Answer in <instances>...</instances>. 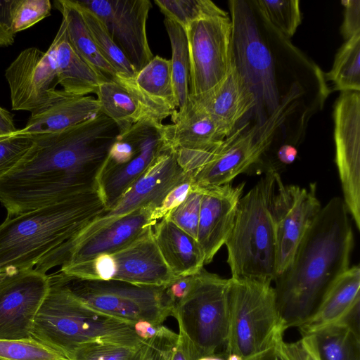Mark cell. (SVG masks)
Listing matches in <instances>:
<instances>
[{
    "instance_id": "obj_1",
    "label": "cell",
    "mask_w": 360,
    "mask_h": 360,
    "mask_svg": "<svg viewBox=\"0 0 360 360\" xmlns=\"http://www.w3.org/2000/svg\"><path fill=\"white\" fill-rule=\"evenodd\" d=\"M120 134L102 112L65 130L33 136V145L0 179V202L13 217L96 187V179Z\"/></svg>"
},
{
    "instance_id": "obj_2",
    "label": "cell",
    "mask_w": 360,
    "mask_h": 360,
    "mask_svg": "<svg viewBox=\"0 0 360 360\" xmlns=\"http://www.w3.org/2000/svg\"><path fill=\"white\" fill-rule=\"evenodd\" d=\"M354 234L342 198L323 207L300 243L294 257L274 281L285 330L299 328L314 313L330 285L349 267Z\"/></svg>"
},
{
    "instance_id": "obj_3",
    "label": "cell",
    "mask_w": 360,
    "mask_h": 360,
    "mask_svg": "<svg viewBox=\"0 0 360 360\" xmlns=\"http://www.w3.org/2000/svg\"><path fill=\"white\" fill-rule=\"evenodd\" d=\"M233 63L252 92L257 124L290 96L304 92L298 72L317 67L259 15L252 1H229Z\"/></svg>"
},
{
    "instance_id": "obj_4",
    "label": "cell",
    "mask_w": 360,
    "mask_h": 360,
    "mask_svg": "<svg viewBox=\"0 0 360 360\" xmlns=\"http://www.w3.org/2000/svg\"><path fill=\"white\" fill-rule=\"evenodd\" d=\"M105 209L94 187L0 224V266L18 271L57 254Z\"/></svg>"
},
{
    "instance_id": "obj_5",
    "label": "cell",
    "mask_w": 360,
    "mask_h": 360,
    "mask_svg": "<svg viewBox=\"0 0 360 360\" xmlns=\"http://www.w3.org/2000/svg\"><path fill=\"white\" fill-rule=\"evenodd\" d=\"M36 315L31 337L71 359L80 346L95 342L142 343L134 327L96 311L76 298L55 274Z\"/></svg>"
},
{
    "instance_id": "obj_6",
    "label": "cell",
    "mask_w": 360,
    "mask_h": 360,
    "mask_svg": "<svg viewBox=\"0 0 360 360\" xmlns=\"http://www.w3.org/2000/svg\"><path fill=\"white\" fill-rule=\"evenodd\" d=\"M277 174L269 169L239 200L224 244L231 278L271 283L276 278V238L271 201Z\"/></svg>"
},
{
    "instance_id": "obj_7",
    "label": "cell",
    "mask_w": 360,
    "mask_h": 360,
    "mask_svg": "<svg viewBox=\"0 0 360 360\" xmlns=\"http://www.w3.org/2000/svg\"><path fill=\"white\" fill-rule=\"evenodd\" d=\"M230 278L201 269L187 293L174 304L172 316L179 323L190 360L214 356L226 345L229 328Z\"/></svg>"
},
{
    "instance_id": "obj_8",
    "label": "cell",
    "mask_w": 360,
    "mask_h": 360,
    "mask_svg": "<svg viewBox=\"0 0 360 360\" xmlns=\"http://www.w3.org/2000/svg\"><path fill=\"white\" fill-rule=\"evenodd\" d=\"M63 285L89 308L131 326L148 321L160 327L174 302L167 285H142L116 280H91L55 274Z\"/></svg>"
},
{
    "instance_id": "obj_9",
    "label": "cell",
    "mask_w": 360,
    "mask_h": 360,
    "mask_svg": "<svg viewBox=\"0 0 360 360\" xmlns=\"http://www.w3.org/2000/svg\"><path fill=\"white\" fill-rule=\"evenodd\" d=\"M285 330L271 282L230 278L226 355L236 354L248 360Z\"/></svg>"
},
{
    "instance_id": "obj_10",
    "label": "cell",
    "mask_w": 360,
    "mask_h": 360,
    "mask_svg": "<svg viewBox=\"0 0 360 360\" xmlns=\"http://www.w3.org/2000/svg\"><path fill=\"white\" fill-rule=\"evenodd\" d=\"M162 125L141 120L117 136L96 179L105 210L112 207L167 148Z\"/></svg>"
},
{
    "instance_id": "obj_11",
    "label": "cell",
    "mask_w": 360,
    "mask_h": 360,
    "mask_svg": "<svg viewBox=\"0 0 360 360\" xmlns=\"http://www.w3.org/2000/svg\"><path fill=\"white\" fill-rule=\"evenodd\" d=\"M293 110V105L286 101L262 124L249 129L248 124L236 128L208 162L191 176L192 185L205 188L231 183L238 175L259 162Z\"/></svg>"
},
{
    "instance_id": "obj_12",
    "label": "cell",
    "mask_w": 360,
    "mask_h": 360,
    "mask_svg": "<svg viewBox=\"0 0 360 360\" xmlns=\"http://www.w3.org/2000/svg\"><path fill=\"white\" fill-rule=\"evenodd\" d=\"M59 271L84 279L116 280L154 286L167 285L176 278L158 250L153 227L116 252L101 255L84 262L63 265Z\"/></svg>"
},
{
    "instance_id": "obj_13",
    "label": "cell",
    "mask_w": 360,
    "mask_h": 360,
    "mask_svg": "<svg viewBox=\"0 0 360 360\" xmlns=\"http://www.w3.org/2000/svg\"><path fill=\"white\" fill-rule=\"evenodd\" d=\"M185 29L190 64L188 100L212 93L233 65L232 22L229 15L210 16Z\"/></svg>"
},
{
    "instance_id": "obj_14",
    "label": "cell",
    "mask_w": 360,
    "mask_h": 360,
    "mask_svg": "<svg viewBox=\"0 0 360 360\" xmlns=\"http://www.w3.org/2000/svg\"><path fill=\"white\" fill-rule=\"evenodd\" d=\"M188 176L178 163L174 153L167 148L112 207L104 210L70 243L51 257L52 265H61L72 247L123 216L144 207L158 208L166 195Z\"/></svg>"
},
{
    "instance_id": "obj_15",
    "label": "cell",
    "mask_w": 360,
    "mask_h": 360,
    "mask_svg": "<svg viewBox=\"0 0 360 360\" xmlns=\"http://www.w3.org/2000/svg\"><path fill=\"white\" fill-rule=\"evenodd\" d=\"M172 123L162 125L165 145L191 176L205 165L231 131L211 114L191 103L171 116Z\"/></svg>"
},
{
    "instance_id": "obj_16",
    "label": "cell",
    "mask_w": 360,
    "mask_h": 360,
    "mask_svg": "<svg viewBox=\"0 0 360 360\" xmlns=\"http://www.w3.org/2000/svg\"><path fill=\"white\" fill-rule=\"evenodd\" d=\"M321 207L315 183L309 188L285 184L279 174H276L271 201L276 238V276L291 263L300 243Z\"/></svg>"
},
{
    "instance_id": "obj_17",
    "label": "cell",
    "mask_w": 360,
    "mask_h": 360,
    "mask_svg": "<svg viewBox=\"0 0 360 360\" xmlns=\"http://www.w3.org/2000/svg\"><path fill=\"white\" fill-rule=\"evenodd\" d=\"M335 161L343 200L360 230V91H342L333 112Z\"/></svg>"
},
{
    "instance_id": "obj_18",
    "label": "cell",
    "mask_w": 360,
    "mask_h": 360,
    "mask_svg": "<svg viewBox=\"0 0 360 360\" xmlns=\"http://www.w3.org/2000/svg\"><path fill=\"white\" fill-rule=\"evenodd\" d=\"M78 1L103 22L136 72L154 57L146 33V22L152 8L149 0Z\"/></svg>"
},
{
    "instance_id": "obj_19",
    "label": "cell",
    "mask_w": 360,
    "mask_h": 360,
    "mask_svg": "<svg viewBox=\"0 0 360 360\" xmlns=\"http://www.w3.org/2000/svg\"><path fill=\"white\" fill-rule=\"evenodd\" d=\"M49 288V276L34 268L18 271L0 282V340L31 337Z\"/></svg>"
},
{
    "instance_id": "obj_20",
    "label": "cell",
    "mask_w": 360,
    "mask_h": 360,
    "mask_svg": "<svg viewBox=\"0 0 360 360\" xmlns=\"http://www.w3.org/2000/svg\"><path fill=\"white\" fill-rule=\"evenodd\" d=\"M12 109L32 113L49 105L58 96L53 59L47 51L35 47L22 51L5 72Z\"/></svg>"
},
{
    "instance_id": "obj_21",
    "label": "cell",
    "mask_w": 360,
    "mask_h": 360,
    "mask_svg": "<svg viewBox=\"0 0 360 360\" xmlns=\"http://www.w3.org/2000/svg\"><path fill=\"white\" fill-rule=\"evenodd\" d=\"M245 184L242 182L233 186L229 183L201 188L197 240L205 256V264L210 263L225 244L234 223Z\"/></svg>"
},
{
    "instance_id": "obj_22",
    "label": "cell",
    "mask_w": 360,
    "mask_h": 360,
    "mask_svg": "<svg viewBox=\"0 0 360 360\" xmlns=\"http://www.w3.org/2000/svg\"><path fill=\"white\" fill-rule=\"evenodd\" d=\"M155 210L150 207H141L115 220L87 240L72 247L60 266L84 262L131 244L157 223Z\"/></svg>"
},
{
    "instance_id": "obj_23",
    "label": "cell",
    "mask_w": 360,
    "mask_h": 360,
    "mask_svg": "<svg viewBox=\"0 0 360 360\" xmlns=\"http://www.w3.org/2000/svg\"><path fill=\"white\" fill-rule=\"evenodd\" d=\"M139 101L148 120L158 123L176 111L170 60L154 56L133 79H115Z\"/></svg>"
},
{
    "instance_id": "obj_24",
    "label": "cell",
    "mask_w": 360,
    "mask_h": 360,
    "mask_svg": "<svg viewBox=\"0 0 360 360\" xmlns=\"http://www.w3.org/2000/svg\"><path fill=\"white\" fill-rule=\"evenodd\" d=\"M100 112V104L92 96H76L63 90L46 108L31 114L19 134L36 135L58 132L86 122Z\"/></svg>"
},
{
    "instance_id": "obj_25",
    "label": "cell",
    "mask_w": 360,
    "mask_h": 360,
    "mask_svg": "<svg viewBox=\"0 0 360 360\" xmlns=\"http://www.w3.org/2000/svg\"><path fill=\"white\" fill-rule=\"evenodd\" d=\"M360 268L349 267L328 288L318 307L300 327L302 336L346 319L360 301Z\"/></svg>"
},
{
    "instance_id": "obj_26",
    "label": "cell",
    "mask_w": 360,
    "mask_h": 360,
    "mask_svg": "<svg viewBox=\"0 0 360 360\" xmlns=\"http://www.w3.org/2000/svg\"><path fill=\"white\" fill-rule=\"evenodd\" d=\"M158 250L175 277L195 274L203 269L205 256L195 238L162 217L153 226Z\"/></svg>"
},
{
    "instance_id": "obj_27",
    "label": "cell",
    "mask_w": 360,
    "mask_h": 360,
    "mask_svg": "<svg viewBox=\"0 0 360 360\" xmlns=\"http://www.w3.org/2000/svg\"><path fill=\"white\" fill-rule=\"evenodd\" d=\"M188 102L211 114L231 131L256 106L252 92L233 63L216 90L204 98Z\"/></svg>"
},
{
    "instance_id": "obj_28",
    "label": "cell",
    "mask_w": 360,
    "mask_h": 360,
    "mask_svg": "<svg viewBox=\"0 0 360 360\" xmlns=\"http://www.w3.org/2000/svg\"><path fill=\"white\" fill-rule=\"evenodd\" d=\"M47 51L53 59L57 83L63 87L64 91L76 96L96 94L99 84L105 79L72 47L63 20Z\"/></svg>"
},
{
    "instance_id": "obj_29",
    "label": "cell",
    "mask_w": 360,
    "mask_h": 360,
    "mask_svg": "<svg viewBox=\"0 0 360 360\" xmlns=\"http://www.w3.org/2000/svg\"><path fill=\"white\" fill-rule=\"evenodd\" d=\"M63 16L68 39L79 56L103 79H115L116 72L100 54L84 20L77 1H53Z\"/></svg>"
},
{
    "instance_id": "obj_30",
    "label": "cell",
    "mask_w": 360,
    "mask_h": 360,
    "mask_svg": "<svg viewBox=\"0 0 360 360\" xmlns=\"http://www.w3.org/2000/svg\"><path fill=\"white\" fill-rule=\"evenodd\" d=\"M359 305L344 320L313 336L321 360H360Z\"/></svg>"
},
{
    "instance_id": "obj_31",
    "label": "cell",
    "mask_w": 360,
    "mask_h": 360,
    "mask_svg": "<svg viewBox=\"0 0 360 360\" xmlns=\"http://www.w3.org/2000/svg\"><path fill=\"white\" fill-rule=\"evenodd\" d=\"M96 94L100 112L117 124L120 134L136 122L148 120L137 98L115 79L102 81Z\"/></svg>"
},
{
    "instance_id": "obj_32",
    "label": "cell",
    "mask_w": 360,
    "mask_h": 360,
    "mask_svg": "<svg viewBox=\"0 0 360 360\" xmlns=\"http://www.w3.org/2000/svg\"><path fill=\"white\" fill-rule=\"evenodd\" d=\"M164 25L169 37L172 58L171 71L176 111H183L189 98L190 64L185 29L177 22L165 18Z\"/></svg>"
},
{
    "instance_id": "obj_33",
    "label": "cell",
    "mask_w": 360,
    "mask_h": 360,
    "mask_svg": "<svg viewBox=\"0 0 360 360\" xmlns=\"http://www.w3.org/2000/svg\"><path fill=\"white\" fill-rule=\"evenodd\" d=\"M79 4L86 26L101 56L115 71L116 77L133 79L136 71L112 40L103 22L92 11L79 3Z\"/></svg>"
},
{
    "instance_id": "obj_34",
    "label": "cell",
    "mask_w": 360,
    "mask_h": 360,
    "mask_svg": "<svg viewBox=\"0 0 360 360\" xmlns=\"http://www.w3.org/2000/svg\"><path fill=\"white\" fill-rule=\"evenodd\" d=\"M326 78L332 82L335 90L360 91V34L341 46Z\"/></svg>"
},
{
    "instance_id": "obj_35",
    "label": "cell",
    "mask_w": 360,
    "mask_h": 360,
    "mask_svg": "<svg viewBox=\"0 0 360 360\" xmlns=\"http://www.w3.org/2000/svg\"><path fill=\"white\" fill-rule=\"evenodd\" d=\"M252 3L262 18L288 40L301 24L299 0H253Z\"/></svg>"
},
{
    "instance_id": "obj_36",
    "label": "cell",
    "mask_w": 360,
    "mask_h": 360,
    "mask_svg": "<svg viewBox=\"0 0 360 360\" xmlns=\"http://www.w3.org/2000/svg\"><path fill=\"white\" fill-rule=\"evenodd\" d=\"M154 2L165 18L184 28L194 21L227 13L210 0H155Z\"/></svg>"
},
{
    "instance_id": "obj_37",
    "label": "cell",
    "mask_w": 360,
    "mask_h": 360,
    "mask_svg": "<svg viewBox=\"0 0 360 360\" xmlns=\"http://www.w3.org/2000/svg\"><path fill=\"white\" fill-rule=\"evenodd\" d=\"M148 340L136 345L91 342L78 347L71 360H143Z\"/></svg>"
},
{
    "instance_id": "obj_38",
    "label": "cell",
    "mask_w": 360,
    "mask_h": 360,
    "mask_svg": "<svg viewBox=\"0 0 360 360\" xmlns=\"http://www.w3.org/2000/svg\"><path fill=\"white\" fill-rule=\"evenodd\" d=\"M278 335L266 349L248 360H321L312 334L295 342H284Z\"/></svg>"
},
{
    "instance_id": "obj_39",
    "label": "cell",
    "mask_w": 360,
    "mask_h": 360,
    "mask_svg": "<svg viewBox=\"0 0 360 360\" xmlns=\"http://www.w3.org/2000/svg\"><path fill=\"white\" fill-rule=\"evenodd\" d=\"M0 360H71L32 337L0 340Z\"/></svg>"
},
{
    "instance_id": "obj_40",
    "label": "cell",
    "mask_w": 360,
    "mask_h": 360,
    "mask_svg": "<svg viewBox=\"0 0 360 360\" xmlns=\"http://www.w3.org/2000/svg\"><path fill=\"white\" fill-rule=\"evenodd\" d=\"M202 195V188L191 184L184 200L164 217L195 239Z\"/></svg>"
},
{
    "instance_id": "obj_41",
    "label": "cell",
    "mask_w": 360,
    "mask_h": 360,
    "mask_svg": "<svg viewBox=\"0 0 360 360\" xmlns=\"http://www.w3.org/2000/svg\"><path fill=\"white\" fill-rule=\"evenodd\" d=\"M33 136L19 134L0 136V179L14 169L33 145Z\"/></svg>"
},
{
    "instance_id": "obj_42",
    "label": "cell",
    "mask_w": 360,
    "mask_h": 360,
    "mask_svg": "<svg viewBox=\"0 0 360 360\" xmlns=\"http://www.w3.org/2000/svg\"><path fill=\"white\" fill-rule=\"evenodd\" d=\"M49 0H18L13 15L15 34L39 22L51 15Z\"/></svg>"
},
{
    "instance_id": "obj_43",
    "label": "cell",
    "mask_w": 360,
    "mask_h": 360,
    "mask_svg": "<svg viewBox=\"0 0 360 360\" xmlns=\"http://www.w3.org/2000/svg\"><path fill=\"white\" fill-rule=\"evenodd\" d=\"M179 334L163 326L147 342L143 360H172Z\"/></svg>"
},
{
    "instance_id": "obj_44",
    "label": "cell",
    "mask_w": 360,
    "mask_h": 360,
    "mask_svg": "<svg viewBox=\"0 0 360 360\" xmlns=\"http://www.w3.org/2000/svg\"><path fill=\"white\" fill-rule=\"evenodd\" d=\"M18 0L0 1V48L14 42L13 15Z\"/></svg>"
},
{
    "instance_id": "obj_45",
    "label": "cell",
    "mask_w": 360,
    "mask_h": 360,
    "mask_svg": "<svg viewBox=\"0 0 360 360\" xmlns=\"http://www.w3.org/2000/svg\"><path fill=\"white\" fill-rule=\"evenodd\" d=\"M191 176L188 175L166 195L160 206L155 210V216L158 221L165 217L184 200L191 189Z\"/></svg>"
},
{
    "instance_id": "obj_46",
    "label": "cell",
    "mask_w": 360,
    "mask_h": 360,
    "mask_svg": "<svg viewBox=\"0 0 360 360\" xmlns=\"http://www.w3.org/2000/svg\"><path fill=\"white\" fill-rule=\"evenodd\" d=\"M344 18L340 27L341 34L346 40L360 34V1H342Z\"/></svg>"
},
{
    "instance_id": "obj_47",
    "label": "cell",
    "mask_w": 360,
    "mask_h": 360,
    "mask_svg": "<svg viewBox=\"0 0 360 360\" xmlns=\"http://www.w3.org/2000/svg\"><path fill=\"white\" fill-rule=\"evenodd\" d=\"M193 278L194 274L179 276L167 285V292L174 304L187 293L192 285Z\"/></svg>"
},
{
    "instance_id": "obj_48",
    "label": "cell",
    "mask_w": 360,
    "mask_h": 360,
    "mask_svg": "<svg viewBox=\"0 0 360 360\" xmlns=\"http://www.w3.org/2000/svg\"><path fill=\"white\" fill-rule=\"evenodd\" d=\"M297 155V148L291 143H284L278 149L276 158L279 162L284 165L292 164Z\"/></svg>"
},
{
    "instance_id": "obj_49",
    "label": "cell",
    "mask_w": 360,
    "mask_h": 360,
    "mask_svg": "<svg viewBox=\"0 0 360 360\" xmlns=\"http://www.w3.org/2000/svg\"><path fill=\"white\" fill-rule=\"evenodd\" d=\"M159 328L148 321L137 322L134 326L135 333L143 341L152 338L156 334Z\"/></svg>"
},
{
    "instance_id": "obj_50",
    "label": "cell",
    "mask_w": 360,
    "mask_h": 360,
    "mask_svg": "<svg viewBox=\"0 0 360 360\" xmlns=\"http://www.w3.org/2000/svg\"><path fill=\"white\" fill-rule=\"evenodd\" d=\"M17 130L13 115L8 110L0 107V136L13 134Z\"/></svg>"
},
{
    "instance_id": "obj_51",
    "label": "cell",
    "mask_w": 360,
    "mask_h": 360,
    "mask_svg": "<svg viewBox=\"0 0 360 360\" xmlns=\"http://www.w3.org/2000/svg\"><path fill=\"white\" fill-rule=\"evenodd\" d=\"M172 360H190L184 342L179 335L173 352Z\"/></svg>"
},
{
    "instance_id": "obj_52",
    "label": "cell",
    "mask_w": 360,
    "mask_h": 360,
    "mask_svg": "<svg viewBox=\"0 0 360 360\" xmlns=\"http://www.w3.org/2000/svg\"><path fill=\"white\" fill-rule=\"evenodd\" d=\"M18 271H14L12 270H9L8 269H5L0 266V282L3 281L4 278L11 276L12 274H15Z\"/></svg>"
},
{
    "instance_id": "obj_53",
    "label": "cell",
    "mask_w": 360,
    "mask_h": 360,
    "mask_svg": "<svg viewBox=\"0 0 360 360\" xmlns=\"http://www.w3.org/2000/svg\"><path fill=\"white\" fill-rule=\"evenodd\" d=\"M226 356V360H243L240 356L236 354H229Z\"/></svg>"
},
{
    "instance_id": "obj_54",
    "label": "cell",
    "mask_w": 360,
    "mask_h": 360,
    "mask_svg": "<svg viewBox=\"0 0 360 360\" xmlns=\"http://www.w3.org/2000/svg\"><path fill=\"white\" fill-rule=\"evenodd\" d=\"M198 360H224L221 358L217 357L214 356H204L198 359Z\"/></svg>"
}]
</instances>
